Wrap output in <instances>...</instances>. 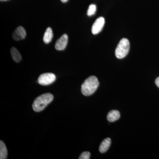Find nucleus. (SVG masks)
<instances>
[{
    "label": "nucleus",
    "instance_id": "1",
    "mask_svg": "<svg viewBox=\"0 0 159 159\" xmlns=\"http://www.w3.org/2000/svg\"><path fill=\"white\" fill-rule=\"evenodd\" d=\"M99 85V82L97 77L90 76L85 80L81 85V93L84 96H90L96 92Z\"/></svg>",
    "mask_w": 159,
    "mask_h": 159
},
{
    "label": "nucleus",
    "instance_id": "2",
    "mask_svg": "<svg viewBox=\"0 0 159 159\" xmlns=\"http://www.w3.org/2000/svg\"><path fill=\"white\" fill-rule=\"evenodd\" d=\"M54 99V96L50 93L43 94L37 97L32 104V108L35 112H39L45 109Z\"/></svg>",
    "mask_w": 159,
    "mask_h": 159
},
{
    "label": "nucleus",
    "instance_id": "3",
    "mask_svg": "<svg viewBox=\"0 0 159 159\" xmlns=\"http://www.w3.org/2000/svg\"><path fill=\"white\" fill-rule=\"evenodd\" d=\"M129 46V42L127 39L124 38L121 39L115 51L116 57L119 59L125 57L128 54Z\"/></svg>",
    "mask_w": 159,
    "mask_h": 159
},
{
    "label": "nucleus",
    "instance_id": "4",
    "mask_svg": "<svg viewBox=\"0 0 159 159\" xmlns=\"http://www.w3.org/2000/svg\"><path fill=\"white\" fill-rule=\"evenodd\" d=\"M56 80V76L52 73H45L40 75L38 82L42 85H48L53 83Z\"/></svg>",
    "mask_w": 159,
    "mask_h": 159
},
{
    "label": "nucleus",
    "instance_id": "5",
    "mask_svg": "<svg viewBox=\"0 0 159 159\" xmlns=\"http://www.w3.org/2000/svg\"><path fill=\"white\" fill-rule=\"evenodd\" d=\"M104 24H105V19L104 18L100 17L97 18L92 27V33L94 34H98L102 31Z\"/></svg>",
    "mask_w": 159,
    "mask_h": 159
},
{
    "label": "nucleus",
    "instance_id": "6",
    "mask_svg": "<svg viewBox=\"0 0 159 159\" xmlns=\"http://www.w3.org/2000/svg\"><path fill=\"white\" fill-rule=\"evenodd\" d=\"M68 41L67 34H64L57 39L55 45V49L58 51H63L66 48Z\"/></svg>",
    "mask_w": 159,
    "mask_h": 159
},
{
    "label": "nucleus",
    "instance_id": "7",
    "mask_svg": "<svg viewBox=\"0 0 159 159\" xmlns=\"http://www.w3.org/2000/svg\"><path fill=\"white\" fill-rule=\"evenodd\" d=\"M12 36L15 40L24 39L26 36L25 30L22 26H19L13 32Z\"/></svg>",
    "mask_w": 159,
    "mask_h": 159
},
{
    "label": "nucleus",
    "instance_id": "8",
    "mask_svg": "<svg viewBox=\"0 0 159 159\" xmlns=\"http://www.w3.org/2000/svg\"><path fill=\"white\" fill-rule=\"evenodd\" d=\"M111 144V139L110 138H107L101 142L99 147V151L101 153H104L107 151L109 148Z\"/></svg>",
    "mask_w": 159,
    "mask_h": 159
},
{
    "label": "nucleus",
    "instance_id": "9",
    "mask_svg": "<svg viewBox=\"0 0 159 159\" xmlns=\"http://www.w3.org/2000/svg\"><path fill=\"white\" fill-rule=\"evenodd\" d=\"M120 113L118 111H111L108 113L107 116V120L109 122H114L120 118Z\"/></svg>",
    "mask_w": 159,
    "mask_h": 159
},
{
    "label": "nucleus",
    "instance_id": "10",
    "mask_svg": "<svg viewBox=\"0 0 159 159\" xmlns=\"http://www.w3.org/2000/svg\"><path fill=\"white\" fill-rule=\"evenodd\" d=\"M53 37V31L52 29L50 27H49L46 29L45 32L44 34L43 38V40L44 42L46 44L49 43L52 40Z\"/></svg>",
    "mask_w": 159,
    "mask_h": 159
},
{
    "label": "nucleus",
    "instance_id": "11",
    "mask_svg": "<svg viewBox=\"0 0 159 159\" xmlns=\"http://www.w3.org/2000/svg\"><path fill=\"white\" fill-rule=\"evenodd\" d=\"M11 54L12 59L16 62H20L22 59V57L18 51L14 47L11 49Z\"/></svg>",
    "mask_w": 159,
    "mask_h": 159
},
{
    "label": "nucleus",
    "instance_id": "12",
    "mask_svg": "<svg viewBox=\"0 0 159 159\" xmlns=\"http://www.w3.org/2000/svg\"><path fill=\"white\" fill-rule=\"evenodd\" d=\"M8 151L4 142L1 140L0 141V159H7Z\"/></svg>",
    "mask_w": 159,
    "mask_h": 159
},
{
    "label": "nucleus",
    "instance_id": "13",
    "mask_svg": "<svg viewBox=\"0 0 159 159\" xmlns=\"http://www.w3.org/2000/svg\"><path fill=\"white\" fill-rule=\"evenodd\" d=\"M97 10V7L95 5L92 4L89 6V9H88L87 15L89 16H91L95 14Z\"/></svg>",
    "mask_w": 159,
    "mask_h": 159
},
{
    "label": "nucleus",
    "instance_id": "14",
    "mask_svg": "<svg viewBox=\"0 0 159 159\" xmlns=\"http://www.w3.org/2000/svg\"><path fill=\"white\" fill-rule=\"evenodd\" d=\"M91 154L89 152H82L79 157V159H89Z\"/></svg>",
    "mask_w": 159,
    "mask_h": 159
},
{
    "label": "nucleus",
    "instance_id": "15",
    "mask_svg": "<svg viewBox=\"0 0 159 159\" xmlns=\"http://www.w3.org/2000/svg\"><path fill=\"white\" fill-rule=\"evenodd\" d=\"M155 83L157 86L159 88V77H157L155 80Z\"/></svg>",
    "mask_w": 159,
    "mask_h": 159
},
{
    "label": "nucleus",
    "instance_id": "16",
    "mask_svg": "<svg viewBox=\"0 0 159 159\" xmlns=\"http://www.w3.org/2000/svg\"><path fill=\"white\" fill-rule=\"evenodd\" d=\"M68 1V0H61V1L63 3H65L66 2H67Z\"/></svg>",
    "mask_w": 159,
    "mask_h": 159
},
{
    "label": "nucleus",
    "instance_id": "17",
    "mask_svg": "<svg viewBox=\"0 0 159 159\" xmlns=\"http://www.w3.org/2000/svg\"><path fill=\"white\" fill-rule=\"evenodd\" d=\"M8 1V0H1V1Z\"/></svg>",
    "mask_w": 159,
    "mask_h": 159
}]
</instances>
